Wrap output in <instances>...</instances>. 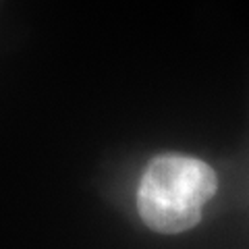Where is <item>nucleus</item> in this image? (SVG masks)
Returning <instances> with one entry per match:
<instances>
[{"label":"nucleus","instance_id":"f257e3e1","mask_svg":"<svg viewBox=\"0 0 249 249\" xmlns=\"http://www.w3.org/2000/svg\"><path fill=\"white\" fill-rule=\"evenodd\" d=\"M218 178L204 160L183 154H162L150 160L137 189V212L145 227L177 235L201 220L214 197Z\"/></svg>","mask_w":249,"mask_h":249}]
</instances>
